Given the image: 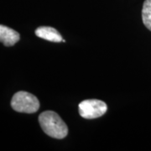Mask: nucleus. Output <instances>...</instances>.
<instances>
[{
    "label": "nucleus",
    "mask_w": 151,
    "mask_h": 151,
    "mask_svg": "<svg viewBox=\"0 0 151 151\" xmlns=\"http://www.w3.org/2000/svg\"><path fill=\"white\" fill-rule=\"evenodd\" d=\"M39 123L43 131L55 139H64L68 128L59 115L53 111H45L39 116Z\"/></svg>",
    "instance_id": "nucleus-1"
},
{
    "label": "nucleus",
    "mask_w": 151,
    "mask_h": 151,
    "mask_svg": "<svg viewBox=\"0 0 151 151\" xmlns=\"http://www.w3.org/2000/svg\"><path fill=\"white\" fill-rule=\"evenodd\" d=\"M12 108L19 113H34L40 108V102L33 94L27 92H16L11 100Z\"/></svg>",
    "instance_id": "nucleus-2"
},
{
    "label": "nucleus",
    "mask_w": 151,
    "mask_h": 151,
    "mask_svg": "<svg viewBox=\"0 0 151 151\" xmlns=\"http://www.w3.org/2000/svg\"><path fill=\"white\" fill-rule=\"evenodd\" d=\"M108 110L107 104L97 99L84 100L79 103V113L86 119H97L105 114Z\"/></svg>",
    "instance_id": "nucleus-3"
},
{
    "label": "nucleus",
    "mask_w": 151,
    "mask_h": 151,
    "mask_svg": "<svg viewBox=\"0 0 151 151\" xmlns=\"http://www.w3.org/2000/svg\"><path fill=\"white\" fill-rule=\"evenodd\" d=\"M20 39L19 34L14 29L0 24V42L5 46H12Z\"/></svg>",
    "instance_id": "nucleus-4"
},
{
    "label": "nucleus",
    "mask_w": 151,
    "mask_h": 151,
    "mask_svg": "<svg viewBox=\"0 0 151 151\" xmlns=\"http://www.w3.org/2000/svg\"><path fill=\"white\" fill-rule=\"evenodd\" d=\"M35 35L38 37L44 39L45 40L51 41V42H61L63 39L60 33L52 27H47V26H41L39 27L35 30Z\"/></svg>",
    "instance_id": "nucleus-5"
},
{
    "label": "nucleus",
    "mask_w": 151,
    "mask_h": 151,
    "mask_svg": "<svg viewBox=\"0 0 151 151\" xmlns=\"http://www.w3.org/2000/svg\"><path fill=\"white\" fill-rule=\"evenodd\" d=\"M142 19L145 27L151 31V0H145L142 9Z\"/></svg>",
    "instance_id": "nucleus-6"
}]
</instances>
